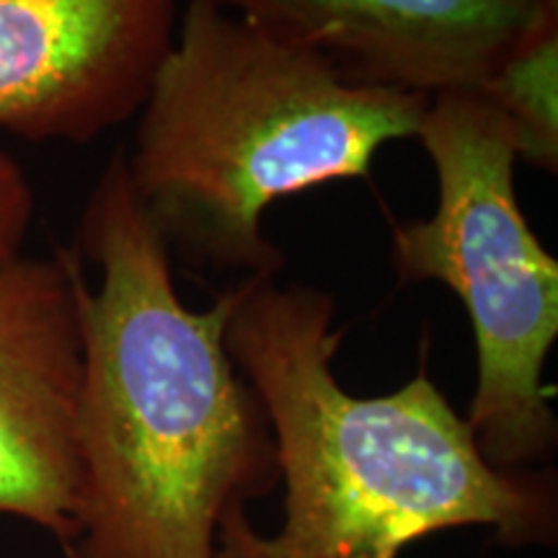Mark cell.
<instances>
[{
  "instance_id": "cell-4",
  "label": "cell",
  "mask_w": 558,
  "mask_h": 558,
  "mask_svg": "<svg viewBox=\"0 0 558 558\" xmlns=\"http://www.w3.org/2000/svg\"><path fill=\"white\" fill-rule=\"evenodd\" d=\"M416 140L435 166L437 207L390 226L393 267L403 282L456 292L478 357L465 422L494 469H535L558 439L543 380L558 337V262L520 207L518 140L478 90L429 96Z\"/></svg>"
},
{
  "instance_id": "cell-1",
  "label": "cell",
  "mask_w": 558,
  "mask_h": 558,
  "mask_svg": "<svg viewBox=\"0 0 558 558\" xmlns=\"http://www.w3.org/2000/svg\"><path fill=\"white\" fill-rule=\"evenodd\" d=\"M81 246V509L68 558H215L222 514L279 484L259 396L226 326L235 284L205 311L132 192L122 148L90 192Z\"/></svg>"
},
{
  "instance_id": "cell-9",
  "label": "cell",
  "mask_w": 558,
  "mask_h": 558,
  "mask_svg": "<svg viewBox=\"0 0 558 558\" xmlns=\"http://www.w3.org/2000/svg\"><path fill=\"white\" fill-rule=\"evenodd\" d=\"M34 220V190L11 153L0 145V264L24 254V241Z\"/></svg>"
},
{
  "instance_id": "cell-3",
  "label": "cell",
  "mask_w": 558,
  "mask_h": 558,
  "mask_svg": "<svg viewBox=\"0 0 558 558\" xmlns=\"http://www.w3.org/2000/svg\"><path fill=\"white\" fill-rule=\"evenodd\" d=\"M427 104L186 0L122 158L171 256L239 279L279 277L284 254L264 233V213L313 186L367 177L380 148L416 137Z\"/></svg>"
},
{
  "instance_id": "cell-6",
  "label": "cell",
  "mask_w": 558,
  "mask_h": 558,
  "mask_svg": "<svg viewBox=\"0 0 558 558\" xmlns=\"http://www.w3.org/2000/svg\"><path fill=\"white\" fill-rule=\"evenodd\" d=\"M181 0H0V132L94 143L135 117Z\"/></svg>"
},
{
  "instance_id": "cell-8",
  "label": "cell",
  "mask_w": 558,
  "mask_h": 558,
  "mask_svg": "<svg viewBox=\"0 0 558 558\" xmlns=\"http://www.w3.org/2000/svg\"><path fill=\"white\" fill-rule=\"evenodd\" d=\"M509 122L520 160L558 171V11L514 47L497 73L476 88Z\"/></svg>"
},
{
  "instance_id": "cell-7",
  "label": "cell",
  "mask_w": 558,
  "mask_h": 558,
  "mask_svg": "<svg viewBox=\"0 0 558 558\" xmlns=\"http://www.w3.org/2000/svg\"><path fill=\"white\" fill-rule=\"evenodd\" d=\"M349 78L437 96L476 90L558 0H207Z\"/></svg>"
},
{
  "instance_id": "cell-5",
  "label": "cell",
  "mask_w": 558,
  "mask_h": 558,
  "mask_svg": "<svg viewBox=\"0 0 558 558\" xmlns=\"http://www.w3.org/2000/svg\"><path fill=\"white\" fill-rule=\"evenodd\" d=\"M81 277L68 251L0 264V518L60 548L81 509Z\"/></svg>"
},
{
  "instance_id": "cell-2",
  "label": "cell",
  "mask_w": 558,
  "mask_h": 558,
  "mask_svg": "<svg viewBox=\"0 0 558 558\" xmlns=\"http://www.w3.org/2000/svg\"><path fill=\"white\" fill-rule=\"evenodd\" d=\"M337 300L277 277L235 279L226 347L259 396L277 445L284 520L222 514L215 558H399L439 530L492 527L505 546L556 538V481L494 469L427 367L360 399L333 375Z\"/></svg>"
}]
</instances>
